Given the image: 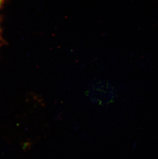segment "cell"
Segmentation results:
<instances>
[{"label":"cell","mask_w":158,"mask_h":159,"mask_svg":"<svg viewBox=\"0 0 158 159\" xmlns=\"http://www.w3.org/2000/svg\"><path fill=\"white\" fill-rule=\"evenodd\" d=\"M2 1H3V0H0V7H1V5L2 3Z\"/></svg>","instance_id":"2"},{"label":"cell","mask_w":158,"mask_h":159,"mask_svg":"<svg viewBox=\"0 0 158 159\" xmlns=\"http://www.w3.org/2000/svg\"><path fill=\"white\" fill-rule=\"evenodd\" d=\"M87 93L91 101L99 105H107L113 102L116 98L114 87L108 82L94 83L89 87Z\"/></svg>","instance_id":"1"}]
</instances>
